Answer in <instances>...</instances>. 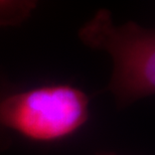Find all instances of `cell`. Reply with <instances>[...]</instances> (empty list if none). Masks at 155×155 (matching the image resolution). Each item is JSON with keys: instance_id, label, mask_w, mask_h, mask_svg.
I'll return each mask as SVG.
<instances>
[{"instance_id": "277c9868", "label": "cell", "mask_w": 155, "mask_h": 155, "mask_svg": "<svg viewBox=\"0 0 155 155\" xmlns=\"http://www.w3.org/2000/svg\"><path fill=\"white\" fill-rule=\"evenodd\" d=\"M99 155H115V154H113V153H101Z\"/></svg>"}, {"instance_id": "7a4b0ae2", "label": "cell", "mask_w": 155, "mask_h": 155, "mask_svg": "<svg viewBox=\"0 0 155 155\" xmlns=\"http://www.w3.org/2000/svg\"><path fill=\"white\" fill-rule=\"evenodd\" d=\"M88 118V96L70 85L38 87L0 100V126L32 141L67 138Z\"/></svg>"}, {"instance_id": "3957f363", "label": "cell", "mask_w": 155, "mask_h": 155, "mask_svg": "<svg viewBox=\"0 0 155 155\" xmlns=\"http://www.w3.org/2000/svg\"><path fill=\"white\" fill-rule=\"evenodd\" d=\"M35 7V4L29 1H0V27L19 24Z\"/></svg>"}, {"instance_id": "6da1fadb", "label": "cell", "mask_w": 155, "mask_h": 155, "mask_svg": "<svg viewBox=\"0 0 155 155\" xmlns=\"http://www.w3.org/2000/svg\"><path fill=\"white\" fill-rule=\"evenodd\" d=\"M79 38L86 45L111 55L113 73L108 88L120 108L154 94L153 30L133 21L116 25L110 12L102 9L80 29Z\"/></svg>"}]
</instances>
